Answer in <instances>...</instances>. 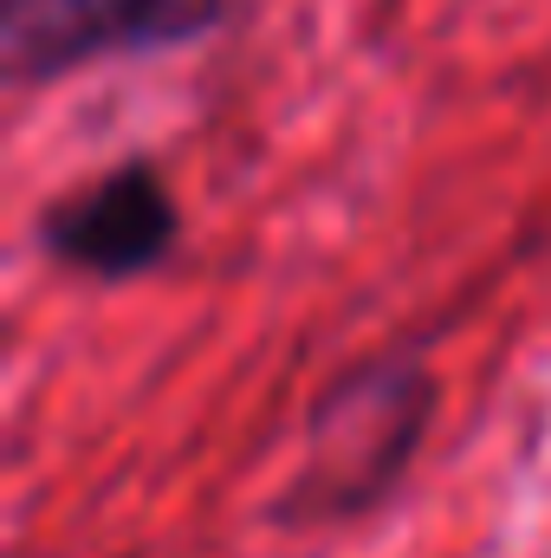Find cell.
Segmentation results:
<instances>
[{"instance_id": "6da1fadb", "label": "cell", "mask_w": 551, "mask_h": 558, "mask_svg": "<svg viewBox=\"0 0 551 558\" xmlns=\"http://www.w3.org/2000/svg\"><path fill=\"white\" fill-rule=\"evenodd\" d=\"M434 371L415 351L364 357L305 416V454L273 500L279 526H331L370 513L403 474L434 422Z\"/></svg>"}, {"instance_id": "7a4b0ae2", "label": "cell", "mask_w": 551, "mask_h": 558, "mask_svg": "<svg viewBox=\"0 0 551 558\" xmlns=\"http://www.w3.org/2000/svg\"><path fill=\"white\" fill-rule=\"evenodd\" d=\"M234 0H0L7 85H59L105 59H143L208 39Z\"/></svg>"}, {"instance_id": "3957f363", "label": "cell", "mask_w": 551, "mask_h": 558, "mask_svg": "<svg viewBox=\"0 0 551 558\" xmlns=\"http://www.w3.org/2000/svg\"><path fill=\"white\" fill-rule=\"evenodd\" d=\"M39 254L65 274L105 279V286H124V279L156 274L175 241H182V202L169 189V175L131 156L91 182H78L72 195H59L46 215H39Z\"/></svg>"}]
</instances>
